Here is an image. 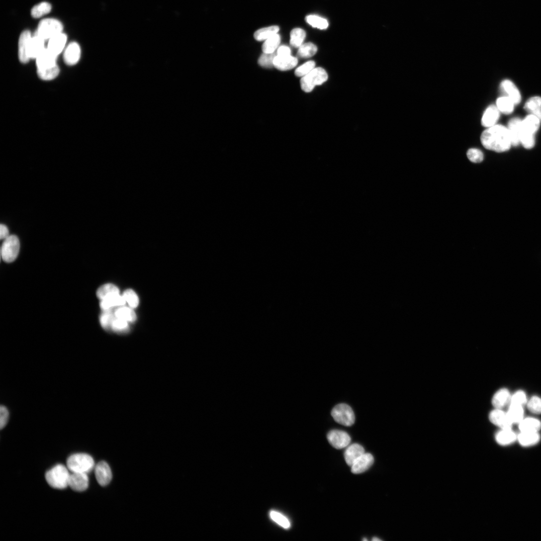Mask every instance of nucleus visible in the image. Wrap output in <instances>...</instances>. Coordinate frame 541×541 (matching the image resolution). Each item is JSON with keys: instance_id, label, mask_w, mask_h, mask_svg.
<instances>
[{"instance_id": "393cba45", "label": "nucleus", "mask_w": 541, "mask_h": 541, "mask_svg": "<svg viewBox=\"0 0 541 541\" xmlns=\"http://www.w3.org/2000/svg\"><path fill=\"white\" fill-rule=\"evenodd\" d=\"M45 41L38 35L34 34L32 37L29 46V55L30 59H36L46 49Z\"/></svg>"}, {"instance_id": "37998d69", "label": "nucleus", "mask_w": 541, "mask_h": 541, "mask_svg": "<svg viewBox=\"0 0 541 541\" xmlns=\"http://www.w3.org/2000/svg\"><path fill=\"white\" fill-rule=\"evenodd\" d=\"M122 296L131 308H135L138 306L139 298L133 290L127 289L124 292Z\"/></svg>"}, {"instance_id": "bb28decb", "label": "nucleus", "mask_w": 541, "mask_h": 541, "mask_svg": "<svg viewBox=\"0 0 541 541\" xmlns=\"http://www.w3.org/2000/svg\"><path fill=\"white\" fill-rule=\"evenodd\" d=\"M126 302L123 296L118 294L101 300L100 306L102 310H106L122 306Z\"/></svg>"}, {"instance_id": "f03ea898", "label": "nucleus", "mask_w": 541, "mask_h": 541, "mask_svg": "<svg viewBox=\"0 0 541 541\" xmlns=\"http://www.w3.org/2000/svg\"><path fill=\"white\" fill-rule=\"evenodd\" d=\"M541 122L539 118L531 114L522 120L520 143L524 148L531 149L534 147L535 135L540 127Z\"/></svg>"}, {"instance_id": "6e6d98bb", "label": "nucleus", "mask_w": 541, "mask_h": 541, "mask_svg": "<svg viewBox=\"0 0 541 541\" xmlns=\"http://www.w3.org/2000/svg\"><path fill=\"white\" fill-rule=\"evenodd\" d=\"M363 541H367V540L366 539H363Z\"/></svg>"}, {"instance_id": "473e14b6", "label": "nucleus", "mask_w": 541, "mask_h": 541, "mask_svg": "<svg viewBox=\"0 0 541 541\" xmlns=\"http://www.w3.org/2000/svg\"><path fill=\"white\" fill-rule=\"evenodd\" d=\"M277 26H272L263 28L257 30L254 34V38L257 41L266 40L276 34L279 31Z\"/></svg>"}, {"instance_id": "f257e3e1", "label": "nucleus", "mask_w": 541, "mask_h": 541, "mask_svg": "<svg viewBox=\"0 0 541 541\" xmlns=\"http://www.w3.org/2000/svg\"><path fill=\"white\" fill-rule=\"evenodd\" d=\"M481 141L486 149L497 153L508 151L512 146L507 127L496 124L487 128L481 134Z\"/></svg>"}, {"instance_id": "c03bdc74", "label": "nucleus", "mask_w": 541, "mask_h": 541, "mask_svg": "<svg viewBox=\"0 0 541 541\" xmlns=\"http://www.w3.org/2000/svg\"><path fill=\"white\" fill-rule=\"evenodd\" d=\"M315 68V63L313 61H308L296 70L295 74L298 77H304L308 75Z\"/></svg>"}, {"instance_id": "c756f323", "label": "nucleus", "mask_w": 541, "mask_h": 541, "mask_svg": "<svg viewBox=\"0 0 541 541\" xmlns=\"http://www.w3.org/2000/svg\"><path fill=\"white\" fill-rule=\"evenodd\" d=\"M508 418L514 425L519 424L524 418V411L523 406L510 404L509 409L507 412Z\"/></svg>"}, {"instance_id": "e433bc0d", "label": "nucleus", "mask_w": 541, "mask_h": 541, "mask_svg": "<svg viewBox=\"0 0 541 541\" xmlns=\"http://www.w3.org/2000/svg\"><path fill=\"white\" fill-rule=\"evenodd\" d=\"M115 316L113 309L103 310L100 317V322L102 327L108 331H111V325Z\"/></svg>"}, {"instance_id": "7c9ffc66", "label": "nucleus", "mask_w": 541, "mask_h": 541, "mask_svg": "<svg viewBox=\"0 0 541 541\" xmlns=\"http://www.w3.org/2000/svg\"><path fill=\"white\" fill-rule=\"evenodd\" d=\"M116 318L124 320L127 322H133L137 319V315L132 308L123 306L118 307L114 311Z\"/></svg>"}, {"instance_id": "7ed1b4c3", "label": "nucleus", "mask_w": 541, "mask_h": 541, "mask_svg": "<svg viewBox=\"0 0 541 541\" xmlns=\"http://www.w3.org/2000/svg\"><path fill=\"white\" fill-rule=\"evenodd\" d=\"M69 469L63 464H57L47 471L45 474L46 482L52 488L63 490L69 487L71 473Z\"/></svg>"}, {"instance_id": "1a4fd4ad", "label": "nucleus", "mask_w": 541, "mask_h": 541, "mask_svg": "<svg viewBox=\"0 0 541 541\" xmlns=\"http://www.w3.org/2000/svg\"><path fill=\"white\" fill-rule=\"evenodd\" d=\"M327 440L330 444L336 449H343L348 447L351 442V438L346 432L340 430H332L327 434Z\"/></svg>"}, {"instance_id": "423d86ee", "label": "nucleus", "mask_w": 541, "mask_h": 541, "mask_svg": "<svg viewBox=\"0 0 541 541\" xmlns=\"http://www.w3.org/2000/svg\"><path fill=\"white\" fill-rule=\"evenodd\" d=\"M63 29L62 23L58 20L48 18L42 20L39 24L35 34L44 40L50 39L54 36L61 33Z\"/></svg>"}, {"instance_id": "9d476101", "label": "nucleus", "mask_w": 541, "mask_h": 541, "mask_svg": "<svg viewBox=\"0 0 541 541\" xmlns=\"http://www.w3.org/2000/svg\"><path fill=\"white\" fill-rule=\"evenodd\" d=\"M94 472L96 479L101 486H107L112 480V474L111 468L108 464L104 461L99 462L95 466Z\"/></svg>"}, {"instance_id": "a18cd8bd", "label": "nucleus", "mask_w": 541, "mask_h": 541, "mask_svg": "<svg viewBox=\"0 0 541 541\" xmlns=\"http://www.w3.org/2000/svg\"><path fill=\"white\" fill-rule=\"evenodd\" d=\"M277 55L273 53H264L258 60L259 64L264 68H271L274 66V60Z\"/></svg>"}, {"instance_id": "72a5a7b5", "label": "nucleus", "mask_w": 541, "mask_h": 541, "mask_svg": "<svg viewBox=\"0 0 541 541\" xmlns=\"http://www.w3.org/2000/svg\"><path fill=\"white\" fill-rule=\"evenodd\" d=\"M514 102L507 96L499 98L496 102V106L500 111L505 114L512 113L514 109Z\"/></svg>"}, {"instance_id": "c85d7f7f", "label": "nucleus", "mask_w": 541, "mask_h": 541, "mask_svg": "<svg viewBox=\"0 0 541 541\" xmlns=\"http://www.w3.org/2000/svg\"><path fill=\"white\" fill-rule=\"evenodd\" d=\"M524 109L531 114L535 115L541 121V97L534 96L526 102Z\"/></svg>"}, {"instance_id": "a878e982", "label": "nucleus", "mask_w": 541, "mask_h": 541, "mask_svg": "<svg viewBox=\"0 0 541 541\" xmlns=\"http://www.w3.org/2000/svg\"><path fill=\"white\" fill-rule=\"evenodd\" d=\"M521 432L538 433L541 429V422L533 418H524L519 424Z\"/></svg>"}, {"instance_id": "f704fd0d", "label": "nucleus", "mask_w": 541, "mask_h": 541, "mask_svg": "<svg viewBox=\"0 0 541 541\" xmlns=\"http://www.w3.org/2000/svg\"><path fill=\"white\" fill-rule=\"evenodd\" d=\"M119 294V289L112 284H106L101 286L97 291V296L102 300L114 295Z\"/></svg>"}, {"instance_id": "864d4df0", "label": "nucleus", "mask_w": 541, "mask_h": 541, "mask_svg": "<svg viewBox=\"0 0 541 541\" xmlns=\"http://www.w3.org/2000/svg\"><path fill=\"white\" fill-rule=\"evenodd\" d=\"M9 232L6 226L1 224L0 226V238L5 240L9 236Z\"/></svg>"}, {"instance_id": "b1692460", "label": "nucleus", "mask_w": 541, "mask_h": 541, "mask_svg": "<svg viewBox=\"0 0 541 541\" xmlns=\"http://www.w3.org/2000/svg\"><path fill=\"white\" fill-rule=\"evenodd\" d=\"M517 435L512 429H501L496 435V442L501 446L512 444L517 440Z\"/></svg>"}, {"instance_id": "49530a36", "label": "nucleus", "mask_w": 541, "mask_h": 541, "mask_svg": "<svg viewBox=\"0 0 541 541\" xmlns=\"http://www.w3.org/2000/svg\"><path fill=\"white\" fill-rule=\"evenodd\" d=\"M128 322L115 317L111 325V331L116 333H124L128 331Z\"/></svg>"}, {"instance_id": "5701e85b", "label": "nucleus", "mask_w": 541, "mask_h": 541, "mask_svg": "<svg viewBox=\"0 0 541 541\" xmlns=\"http://www.w3.org/2000/svg\"><path fill=\"white\" fill-rule=\"evenodd\" d=\"M67 41V36L60 33L49 40L47 49L56 55L63 50Z\"/></svg>"}, {"instance_id": "4be33fe9", "label": "nucleus", "mask_w": 541, "mask_h": 541, "mask_svg": "<svg viewBox=\"0 0 541 541\" xmlns=\"http://www.w3.org/2000/svg\"><path fill=\"white\" fill-rule=\"evenodd\" d=\"M365 453L363 447L358 444L349 446L345 452V458L347 463L352 466L355 461Z\"/></svg>"}, {"instance_id": "0eeeda50", "label": "nucleus", "mask_w": 541, "mask_h": 541, "mask_svg": "<svg viewBox=\"0 0 541 541\" xmlns=\"http://www.w3.org/2000/svg\"><path fill=\"white\" fill-rule=\"evenodd\" d=\"M336 422L346 427L352 426L355 423V415L352 408L345 403L338 404L331 412Z\"/></svg>"}, {"instance_id": "2eb2a0df", "label": "nucleus", "mask_w": 541, "mask_h": 541, "mask_svg": "<svg viewBox=\"0 0 541 541\" xmlns=\"http://www.w3.org/2000/svg\"><path fill=\"white\" fill-rule=\"evenodd\" d=\"M57 56L47 48L45 49L36 59L37 70L48 69L56 66Z\"/></svg>"}, {"instance_id": "cd10ccee", "label": "nucleus", "mask_w": 541, "mask_h": 541, "mask_svg": "<svg viewBox=\"0 0 541 541\" xmlns=\"http://www.w3.org/2000/svg\"><path fill=\"white\" fill-rule=\"evenodd\" d=\"M540 440L538 433L521 432L518 435L517 441L520 444L525 447L536 445Z\"/></svg>"}, {"instance_id": "de8ad7c7", "label": "nucleus", "mask_w": 541, "mask_h": 541, "mask_svg": "<svg viewBox=\"0 0 541 541\" xmlns=\"http://www.w3.org/2000/svg\"><path fill=\"white\" fill-rule=\"evenodd\" d=\"M528 399L526 393L523 390H518L511 395L510 404L523 406L527 404ZM509 404V405H510Z\"/></svg>"}, {"instance_id": "6e6552de", "label": "nucleus", "mask_w": 541, "mask_h": 541, "mask_svg": "<svg viewBox=\"0 0 541 541\" xmlns=\"http://www.w3.org/2000/svg\"><path fill=\"white\" fill-rule=\"evenodd\" d=\"M20 242L15 235H10L4 240L1 247V256L3 261L11 263L17 258L20 251Z\"/></svg>"}, {"instance_id": "58836bf2", "label": "nucleus", "mask_w": 541, "mask_h": 541, "mask_svg": "<svg viewBox=\"0 0 541 541\" xmlns=\"http://www.w3.org/2000/svg\"><path fill=\"white\" fill-rule=\"evenodd\" d=\"M59 72V67L56 65L48 69L37 70V74L39 78L43 81H51L58 76Z\"/></svg>"}, {"instance_id": "ea45409f", "label": "nucleus", "mask_w": 541, "mask_h": 541, "mask_svg": "<svg viewBox=\"0 0 541 541\" xmlns=\"http://www.w3.org/2000/svg\"><path fill=\"white\" fill-rule=\"evenodd\" d=\"M306 21L312 27L320 30L328 28L329 24L327 20L317 15H309L306 18Z\"/></svg>"}, {"instance_id": "3c124183", "label": "nucleus", "mask_w": 541, "mask_h": 541, "mask_svg": "<svg viewBox=\"0 0 541 541\" xmlns=\"http://www.w3.org/2000/svg\"><path fill=\"white\" fill-rule=\"evenodd\" d=\"M9 413L7 408L1 406L0 409V428L3 429L7 424L9 420Z\"/></svg>"}, {"instance_id": "8fccbe9b", "label": "nucleus", "mask_w": 541, "mask_h": 541, "mask_svg": "<svg viewBox=\"0 0 541 541\" xmlns=\"http://www.w3.org/2000/svg\"><path fill=\"white\" fill-rule=\"evenodd\" d=\"M270 516L273 521L283 528L285 529L290 528V522L287 518L280 513L275 511H271L270 513Z\"/></svg>"}, {"instance_id": "4468645a", "label": "nucleus", "mask_w": 541, "mask_h": 541, "mask_svg": "<svg viewBox=\"0 0 541 541\" xmlns=\"http://www.w3.org/2000/svg\"><path fill=\"white\" fill-rule=\"evenodd\" d=\"M489 419L492 424L501 429H512L513 425L508 418L507 413L502 409H495L490 413Z\"/></svg>"}, {"instance_id": "09e8293b", "label": "nucleus", "mask_w": 541, "mask_h": 541, "mask_svg": "<svg viewBox=\"0 0 541 541\" xmlns=\"http://www.w3.org/2000/svg\"><path fill=\"white\" fill-rule=\"evenodd\" d=\"M468 160L473 163H480L484 160V154L477 149H470L466 153Z\"/></svg>"}, {"instance_id": "39448f33", "label": "nucleus", "mask_w": 541, "mask_h": 541, "mask_svg": "<svg viewBox=\"0 0 541 541\" xmlns=\"http://www.w3.org/2000/svg\"><path fill=\"white\" fill-rule=\"evenodd\" d=\"M328 78V74L325 70L321 67L315 68L308 75L302 78L301 89L304 92H310L315 87L325 83Z\"/></svg>"}, {"instance_id": "f8f14e48", "label": "nucleus", "mask_w": 541, "mask_h": 541, "mask_svg": "<svg viewBox=\"0 0 541 541\" xmlns=\"http://www.w3.org/2000/svg\"><path fill=\"white\" fill-rule=\"evenodd\" d=\"M89 486V478L87 473L72 472L71 475L69 487L74 491L84 492Z\"/></svg>"}, {"instance_id": "f3484780", "label": "nucleus", "mask_w": 541, "mask_h": 541, "mask_svg": "<svg viewBox=\"0 0 541 541\" xmlns=\"http://www.w3.org/2000/svg\"><path fill=\"white\" fill-rule=\"evenodd\" d=\"M298 64V59L292 56L276 55L274 60V66L281 71H289L295 67Z\"/></svg>"}, {"instance_id": "412c9836", "label": "nucleus", "mask_w": 541, "mask_h": 541, "mask_svg": "<svg viewBox=\"0 0 541 541\" xmlns=\"http://www.w3.org/2000/svg\"><path fill=\"white\" fill-rule=\"evenodd\" d=\"M511 394L508 389L502 388L499 390L493 396L492 400L495 409H503L510 404Z\"/></svg>"}, {"instance_id": "20e7f679", "label": "nucleus", "mask_w": 541, "mask_h": 541, "mask_svg": "<svg viewBox=\"0 0 541 541\" xmlns=\"http://www.w3.org/2000/svg\"><path fill=\"white\" fill-rule=\"evenodd\" d=\"M93 457L87 453H76L67 460V467L72 472L85 473L88 474L95 467Z\"/></svg>"}, {"instance_id": "9b49d317", "label": "nucleus", "mask_w": 541, "mask_h": 541, "mask_svg": "<svg viewBox=\"0 0 541 541\" xmlns=\"http://www.w3.org/2000/svg\"><path fill=\"white\" fill-rule=\"evenodd\" d=\"M32 36L28 30L23 31L19 40L18 56L20 61L23 63L28 62L30 58L29 55L30 43Z\"/></svg>"}, {"instance_id": "603ef678", "label": "nucleus", "mask_w": 541, "mask_h": 541, "mask_svg": "<svg viewBox=\"0 0 541 541\" xmlns=\"http://www.w3.org/2000/svg\"><path fill=\"white\" fill-rule=\"evenodd\" d=\"M277 55L288 56L291 55V49L287 46H281L277 50Z\"/></svg>"}, {"instance_id": "aec40b11", "label": "nucleus", "mask_w": 541, "mask_h": 541, "mask_svg": "<svg viewBox=\"0 0 541 541\" xmlns=\"http://www.w3.org/2000/svg\"><path fill=\"white\" fill-rule=\"evenodd\" d=\"M501 88L503 92L511 99L514 103L518 104L521 101V95L518 89L515 85L510 80H505L501 84Z\"/></svg>"}, {"instance_id": "5fc2aeb1", "label": "nucleus", "mask_w": 541, "mask_h": 541, "mask_svg": "<svg viewBox=\"0 0 541 541\" xmlns=\"http://www.w3.org/2000/svg\"><path fill=\"white\" fill-rule=\"evenodd\" d=\"M372 540L373 541H381V540H380V539H378V538H376V537H374V538H373V539H372Z\"/></svg>"}, {"instance_id": "dca6fc26", "label": "nucleus", "mask_w": 541, "mask_h": 541, "mask_svg": "<svg viewBox=\"0 0 541 541\" xmlns=\"http://www.w3.org/2000/svg\"><path fill=\"white\" fill-rule=\"evenodd\" d=\"M81 55V49L77 42H72L68 46L64 51V60L69 65L76 64L80 60Z\"/></svg>"}, {"instance_id": "a211bd4d", "label": "nucleus", "mask_w": 541, "mask_h": 541, "mask_svg": "<svg viewBox=\"0 0 541 541\" xmlns=\"http://www.w3.org/2000/svg\"><path fill=\"white\" fill-rule=\"evenodd\" d=\"M521 124L522 120L517 117L511 119L508 123L507 128L510 135L512 146L517 147L521 144Z\"/></svg>"}, {"instance_id": "a19ab883", "label": "nucleus", "mask_w": 541, "mask_h": 541, "mask_svg": "<svg viewBox=\"0 0 541 541\" xmlns=\"http://www.w3.org/2000/svg\"><path fill=\"white\" fill-rule=\"evenodd\" d=\"M52 6L47 2H42L35 6L31 10V15L33 18H39L50 12Z\"/></svg>"}, {"instance_id": "2f4dec72", "label": "nucleus", "mask_w": 541, "mask_h": 541, "mask_svg": "<svg viewBox=\"0 0 541 541\" xmlns=\"http://www.w3.org/2000/svg\"><path fill=\"white\" fill-rule=\"evenodd\" d=\"M281 42L280 35L276 34L265 40L262 46L264 53H273L278 48Z\"/></svg>"}, {"instance_id": "4c0bfd02", "label": "nucleus", "mask_w": 541, "mask_h": 541, "mask_svg": "<svg viewBox=\"0 0 541 541\" xmlns=\"http://www.w3.org/2000/svg\"><path fill=\"white\" fill-rule=\"evenodd\" d=\"M317 46L312 43L303 44L298 51V56L302 58H308L315 55L317 52Z\"/></svg>"}, {"instance_id": "c9c22d12", "label": "nucleus", "mask_w": 541, "mask_h": 541, "mask_svg": "<svg viewBox=\"0 0 541 541\" xmlns=\"http://www.w3.org/2000/svg\"><path fill=\"white\" fill-rule=\"evenodd\" d=\"M306 37L305 31L301 28H295L290 33V44L296 48L300 47Z\"/></svg>"}, {"instance_id": "ddd939ff", "label": "nucleus", "mask_w": 541, "mask_h": 541, "mask_svg": "<svg viewBox=\"0 0 541 541\" xmlns=\"http://www.w3.org/2000/svg\"><path fill=\"white\" fill-rule=\"evenodd\" d=\"M374 457L369 453H364L358 458L351 466L352 471L355 474H360L367 470L373 464Z\"/></svg>"}, {"instance_id": "79ce46f5", "label": "nucleus", "mask_w": 541, "mask_h": 541, "mask_svg": "<svg viewBox=\"0 0 541 541\" xmlns=\"http://www.w3.org/2000/svg\"><path fill=\"white\" fill-rule=\"evenodd\" d=\"M529 411L534 414H541V398L534 396L527 403Z\"/></svg>"}, {"instance_id": "6ab92c4d", "label": "nucleus", "mask_w": 541, "mask_h": 541, "mask_svg": "<svg viewBox=\"0 0 541 541\" xmlns=\"http://www.w3.org/2000/svg\"><path fill=\"white\" fill-rule=\"evenodd\" d=\"M500 111L494 105L489 106L484 112L482 118V124L485 127H492L496 124L499 119Z\"/></svg>"}]
</instances>
